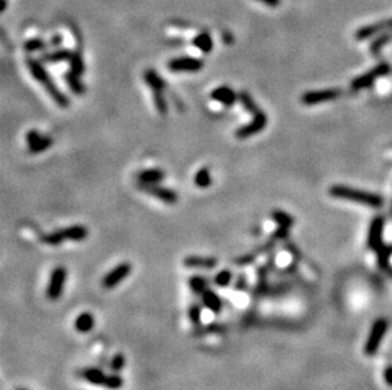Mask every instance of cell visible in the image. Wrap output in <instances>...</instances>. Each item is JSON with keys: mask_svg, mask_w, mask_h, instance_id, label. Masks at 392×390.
<instances>
[{"mask_svg": "<svg viewBox=\"0 0 392 390\" xmlns=\"http://www.w3.org/2000/svg\"><path fill=\"white\" fill-rule=\"evenodd\" d=\"M25 65H27L28 71L32 75L33 79H35L38 84L42 85L43 89L53 98V100L55 101L56 105L62 109L69 108V98H67V95L65 94V93L61 92V89H59L55 80L51 77L50 72H48L47 69L45 67V64H43L40 59L27 57V59H25Z\"/></svg>", "mask_w": 392, "mask_h": 390, "instance_id": "6da1fadb", "label": "cell"}, {"mask_svg": "<svg viewBox=\"0 0 392 390\" xmlns=\"http://www.w3.org/2000/svg\"><path fill=\"white\" fill-rule=\"evenodd\" d=\"M88 236H89V231L84 225H74L47 233L41 240L47 246H60L65 241L82 242V241L87 240Z\"/></svg>", "mask_w": 392, "mask_h": 390, "instance_id": "7a4b0ae2", "label": "cell"}, {"mask_svg": "<svg viewBox=\"0 0 392 390\" xmlns=\"http://www.w3.org/2000/svg\"><path fill=\"white\" fill-rule=\"evenodd\" d=\"M331 197L339 198V199H347L352 200V202L360 203V204L368 205L372 208H380L382 205V199L377 195H373L371 193H365V191L357 190V189L347 188V186H333L330 189Z\"/></svg>", "mask_w": 392, "mask_h": 390, "instance_id": "3957f363", "label": "cell"}, {"mask_svg": "<svg viewBox=\"0 0 392 390\" xmlns=\"http://www.w3.org/2000/svg\"><path fill=\"white\" fill-rule=\"evenodd\" d=\"M67 279V270L64 266H56L51 271L48 279L47 288H46V296L48 300L56 301L62 296L65 290V284Z\"/></svg>", "mask_w": 392, "mask_h": 390, "instance_id": "277c9868", "label": "cell"}, {"mask_svg": "<svg viewBox=\"0 0 392 390\" xmlns=\"http://www.w3.org/2000/svg\"><path fill=\"white\" fill-rule=\"evenodd\" d=\"M137 188L141 191L146 193L150 197L155 198V199L160 200V202L165 203V204L173 205L179 200L178 193L173 189L163 186L160 184H140L137 183Z\"/></svg>", "mask_w": 392, "mask_h": 390, "instance_id": "5b68a950", "label": "cell"}, {"mask_svg": "<svg viewBox=\"0 0 392 390\" xmlns=\"http://www.w3.org/2000/svg\"><path fill=\"white\" fill-rule=\"evenodd\" d=\"M132 272V265L129 262H121L117 266H114L112 270L107 272L104 276L102 277V287L107 290H112L114 288L118 287L122 282L129 276Z\"/></svg>", "mask_w": 392, "mask_h": 390, "instance_id": "8992f818", "label": "cell"}, {"mask_svg": "<svg viewBox=\"0 0 392 390\" xmlns=\"http://www.w3.org/2000/svg\"><path fill=\"white\" fill-rule=\"evenodd\" d=\"M203 67V60L194 56L174 57L168 62V69L171 72H198Z\"/></svg>", "mask_w": 392, "mask_h": 390, "instance_id": "52a82bcc", "label": "cell"}, {"mask_svg": "<svg viewBox=\"0 0 392 390\" xmlns=\"http://www.w3.org/2000/svg\"><path fill=\"white\" fill-rule=\"evenodd\" d=\"M25 144L28 152L32 155L42 153L54 146V138L47 134H42L37 129H30L25 134Z\"/></svg>", "mask_w": 392, "mask_h": 390, "instance_id": "ba28073f", "label": "cell"}, {"mask_svg": "<svg viewBox=\"0 0 392 390\" xmlns=\"http://www.w3.org/2000/svg\"><path fill=\"white\" fill-rule=\"evenodd\" d=\"M267 123H268V118H267L266 113H264L263 110H260L259 113H256L255 116H253V119H251L249 123L240 126L236 129L235 137L238 140L250 138V137L255 136L259 132L263 131L267 127Z\"/></svg>", "mask_w": 392, "mask_h": 390, "instance_id": "9c48e42d", "label": "cell"}, {"mask_svg": "<svg viewBox=\"0 0 392 390\" xmlns=\"http://www.w3.org/2000/svg\"><path fill=\"white\" fill-rule=\"evenodd\" d=\"M387 321L383 318L377 319V321L373 323L372 329L370 332V336H368L367 342L364 345V352L367 355H373L378 351L380 348L381 342H382L385 333L387 332Z\"/></svg>", "mask_w": 392, "mask_h": 390, "instance_id": "30bf717a", "label": "cell"}, {"mask_svg": "<svg viewBox=\"0 0 392 390\" xmlns=\"http://www.w3.org/2000/svg\"><path fill=\"white\" fill-rule=\"evenodd\" d=\"M212 100L217 101L221 105H224L225 108H231L236 104V101L239 100V94L230 88L228 85H221V87H217L216 89H214L210 94Z\"/></svg>", "mask_w": 392, "mask_h": 390, "instance_id": "8fae6325", "label": "cell"}, {"mask_svg": "<svg viewBox=\"0 0 392 390\" xmlns=\"http://www.w3.org/2000/svg\"><path fill=\"white\" fill-rule=\"evenodd\" d=\"M219 264V260L212 256H198V255H188L183 259V265L187 269L196 270H214Z\"/></svg>", "mask_w": 392, "mask_h": 390, "instance_id": "7c38bea8", "label": "cell"}, {"mask_svg": "<svg viewBox=\"0 0 392 390\" xmlns=\"http://www.w3.org/2000/svg\"><path fill=\"white\" fill-rule=\"evenodd\" d=\"M342 94L340 89H328L321 90V92H310L302 95V103L306 105H315V104H320L323 101L333 100Z\"/></svg>", "mask_w": 392, "mask_h": 390, "instance_id": "4fadbf2b", "label": "cell"}, {"mask_svg": "<svg viewBox=\"0 0 392 390\" xmlns=\"http://www.w3.org/2000/svg\"><path fill=\"white\" fill-rule=\"evenodd\" d=\"M74 35L76 36L77 47L75 49H72L71 57H70V60H69L70 70H71V71H74L75 74L83 76V75H84V72H85V62H84V56H83V49H82V47H80V38H82V36H80L79 31H77L75 27H74Z\"/></svg>", "mask_w": 392, "mask_h": 390, "instance_id": "5bb4252c", "label": "cell"}, {"mask_svg": "<svg viewBox=\"0 0 392 390\" xmlns=\"http://www.w3.org/2000/svg\"><path fill=\"white\" fill-rule=\"evenodd\" d=\"M201 303L203 308H206L207 311L214 314H220L222 312V308H224L221 296L219 295V293L215 292L214 289H210V288L201 295Z\"/></svg>", "mask_w": 392, "mask_h": 390, "instance_id": "9a60e30c", "label": "cell"}, {"mask_svg": "<svg viewBox=\"0 0 392 390\" xmlns=\"http://www.w3.org/2000/svg\"><path fill=\"white\" fill-rule=\"evenodd\" d=\"M72 49L70 48H54L53 51L43 52L40 56V60L43 64L48 65H55V64H61V62H69L70 57H71Z\"/></svg>", "mask_w": 392, "mask_h": 390, "instance_id": "2e32d148", "label": "cell"}, {"mask_svg": "<svg viewBox=\"0 0 392 390\" xmlns=\"http://www.w3.org/2000/svg\"><path fill=\"white\" fill-rule=\"evenodd\" d=\"M165 178H167L165 171L158 168L145 169L139 171L136 175L137 183L140 184H160L165 180Z\"/></svg>", "mask_w": 392, "mask_h": 390, "instance_id": "e0dca14e", "label": "cell"}, {"mask_svg": "<svg viewBox=\"0 0 392 390\" xmlns=\"http://www.w3.org/2000/svg\"><path fill=\"white\" fill-rule=\"evenodd\" d=\"M108 374H106L104 371L100 368H85L80 371V378L83 380H85L87 383L92 384L95 386H103L106 383V379H107Z\"/></svg>", "mask_w": 392, "mask_h": 390, "instance_id": "ac0fdd59", "label": "cell"}, {"mask_svg": "<svg viewBox=\"0 0 392 390\" xmlns=\"http://www.w3.org/2000/svg\"><path fill=\"white\" fill-rule=\"evenodd\" d=\"M65 82H66L67 88L70 89V92L72 94H75L76 97H83L87 92V88H85L84 82H83L82 76L77 74H75L71 70H67L64 75Z\"/></svg>", "mask_w": 392, "mask_h": 390, "instance_id": "d6986e66", "label": "cell"}, {"mask_svg": "<svg viewBox=\"0 0 392 390\" xmlns=\"http://www.w3.org/2000/svg\"><path fill=\"white\" fill-rule=\"evenodd\" d=\"M144 81L147 85V88L151 90V93L164 92L165 87H167L165 80L154 69H147L144 72Z\"/></svg>", "mask_w": 392, "mask_h": 390, "instance_id": "ffe728a7", "label": "cell"}, {"mask_svg": "<svg viewBox=\"0 0 392 390\" xmlns=\"http://www.w3.org/2000/svg\"><path fill=\"white\" fill-rule=\"evenodd\" d=\"M192 45H193L197 49H199V51L204 54L211 53L212 49L215 48V43H214V40H212V36L210 35L207 31H202V32H199L198 35L192 40Z\"/></svg>", "mask_w": 392, "mask_h": 390, "instance_id": "44dd1931", "label": "cell"}, {"mask_svg": "<svg viewBox=\"0 0 392 390\" xmlns=\"http://www.w3.org/2000/svg\"><path fill=\"white\" fill-rule=\"evenodd\" d=\"M95 324L94 316H93L90 312H83L79 316L75 318L74 327L75 331L79 332V333H89L90 331H93Z\"/></svg>", "mask_w": 392, "mask_h": 390, "instance_id": "7402d4cb", "label": "cell"}, {"mask_svg": "<svg viewBox=\"0 0 392 390\" xmlns=\"http://www.w3.org/2000/svg\"><path fill=\"white\" fill-rule=\"evenodd\" d=\"M387 28H392V18L391 19L383 20L381 23H377V24L365 25V27L360 28L357 32V35H355V37H357V40H365V38L371 37V36L376 35V33L382 32L383 30H387Z\"/></svg>", "mask_w": 392, "mask_h": 390, "instance_id": "603a6c76", "label": "cell"}, {"mask_svg": "<svg viewBox=\"0 0 392 390\" xmlns=\"http://www.w3.org/2000/svg\"><path fill=\"white\" fill-rule=\"evenodd\" d=\"M387 70H388L387 65H381V66H378L377 69L372 70L370 74L363 75V76H360L359 79L354 80V82H353V87L357 88V89H359V88L367 87V85H370L371 82H372L373 80L376 79V77L381 76V75H383L385 72H387Z\"/></svg>", "mask_w": 392, "mask_h": 390, "instance_id": "cb8c5ba5", "label": "cell"}, {"mask_svg": "<svg viewBox=\"0 0 392 390\" xmlns=\"http://www.w3.org/2000/svg\"><path fill=\"white\" fill-rule=\"evenodd\" d=\"M188 285L192 293L201 296L203 292H206V290L208 289L210 280L207 279V277L202 276V275H193V276L189 277Z\"/></svg>", "mask_w": 392, "mask_h": 390, "instance_id": "d4e9b609", "label": "cell"}, {"mask_svg": "<svg viewBox=\"0 0 392 390\" xmlns=\"http://www.w3.org/2000/svg\"><path fill=\"white\" fill-rule=\"evenodd\" d=\"M194 185L199 189H208L212 185V175L208 168L203 166L194 174Z\"/></svg>", "mask_w": 392, "mask_h": 390, "instance_id": "484cf974", "label": "cell"}, {"mask_svg": "<svg viewBox=\"0 0 392 390\" xmlns=\"http://www.w3.org/2000/svg\"><path fill=\"white\" fill-rule=\"evenodd\" d=\"M239 101H240L241 106H243L248 113H250L251 116H255L256 113H259V112L262 110L258 106V104L255 103L253 97H251L248 92L239 93Z\"/></svg>", "mask_w": 392, "mask_h": 390, "instance_id": "4316f807", "label": "cell"}, {"mask_svg": "<svg viewBox=\"0 0 392 390\" xmlns=\"http://www.w3.org/2000/svg\"><path fill=\"white\" fill-rule=\"evenodd\" d=\"M214 284L217 288H227L232 284L233 282V272L230 269H222L219 272H216V275L212 279Z\"/></svg>", "mask_w": 392, "mask_h": 390, "instance_id": "83f0119b", "label": "cell"}, {"mask_svg": "<svg viewBox=\"0 0 392 390\" xmlns=\"http://www.w3.org/2000/svg\"><path fill=\"white\" fill-rule=\"evenodd\" d=\"M48 42H46L43 38H31V40H27L23 45V48H24L25 52L28 53H33V52H43L46 48H47Z\"/></svg>", "mask_w": 392, "mask_h": 390, "instance_id": "f1b7e54d", "label": "cell"}, {"mask_svg": "<svg viewBox=\"0 0 392 390\" xmlns=\"http://www.w3.org/2000/svg\"><path fill=\"white\" fill-rule=\"evenodd\" d=\"M124 385V379L119 375L118 373H111L107 375L106 379V383L103 385V388L108 390H119L123 388Z\"/></svg>", "mask_w": 392, "mask_h": 390, "instance_id": "f546056e", "label": "cell"}, {"mask_svg": "<svg viewBox=\"0 0 392 390\" xmlns=\"http://www.w3.org/2000/svg\"><path fill=\"white\" fill-rule=\"evenodd\" d=\"M152 100H154V105L155 109L158 110V113H159L160 116H167L169 106L167 98H165L164 95V92L152 93Z\"/></svg>", "mask_w": 392, "mask_h": 390, "instance_id": "4dcf8cb0", "label": "cell"}, {"mask_svg": "<svg viewBox=\"0 0 392 390\" xmlns=\"http://www.w3.org/2000/svg\"><path fill=\"white\" fill-rule=\"evenodd\" d=\"M382 233V223L381 220H376L372 226V230H371V235H370V246L372 248H378L381 244V236Z\"/></svg>", "mask_w": 392, "mask_h": 390, "instance_id": "1f68e13d", "label": "cell"}, {"mask_svg": "<svg viewBox=\"0 0 392 390\" xmlns=\"http://www.w3.org/2000/svg\"><path fill=\"white\" fill-rule=\"evenodd\" d=\"M202 303H192L188 308V318L193 326H199L202 321Z\"/></svg>", "mask_w": 392, "mask_h": 390, "instance_id": "d6a6232c", "label": "cell"}, {"mask_svg": "<svg viewBox=\"0 0 392 390\" xmlns=\"http://www.w3.org/2000/svg\"><path fill=\"white\" fill-rule=\"evenodd\" d=\"M126 366V356L122 352L114 353L110 361V369L112 373H121Z\"/></svg>", "mask_w": 392, "mask_h": 390, "instance_id": "836d02e7", "label": "cell"}, {"mask_svg": "<svg viewBox=\"0 0 392 390\" xmlns=\"http://www.w3.org/2000/svg\"><path fill=\"white\" fill-rule=\"evenodd\" d=\"M273 219L276 220L277 223H278L279 226H282V227H290L291 223H292V219L290 218V215L287 214V213H283V212H279V210H276V212H273Z\"/></svg>", "mask_w": 392, "mask_h": 390, "instance_id": "e575fe53", "label": "cell"}, {"mask_svg": "<svg viewBox=\"0 0 392 390\" xmlns=\"http://www.w3.org/2000/svg\"><path fill=\"white\" fill-rule=\"evenodd\" d=\"M62 41H64V37H62L61 35H59V33H56V35H54L53 37H51L50 42H48V46H51V47L54 48H59L61 47Z\"/></svg>", "mask_w": 392, "mask_h": 390, "instance_id": "d590c367", "label": "cell"}, {"mask_svg": "<svg viewBox=\"0 0 392 390\" xmlns=\"http://www.w3.org/2000/svg\"><path fill=\"white\" fill-rule=\"evenodd\" d=\"M233 287L236 290H245L246 289V277L243 274L239 275L238 279L233 283Z\"/></svg>", "mask_w": 392, "mask_h": 390, "instance_id": "8d00e7d4", "label": "cell"}, {"mask_svg": "<svg viewBox=\"0 0 392 390\" xmlns=\"http://www.w3.org/2000/svg\"><path fill=\"white\" fill-rule=\"evenodd\" d=\"M256 2L262 3V4L267 5L269 8H278L282 3V0H256Z\"/></svg>", "mask_w": 392, "mask_h": 390, "instance_id": "74e56055", "label": "cell"}, {"mask_svg": "<svg viewBox=\"0 0 392 390\" xmlns=\"http://www.w3.org/2000/svg\"><path fill=\"white\" fill-rule=\"evenodd\" d=\"M383 378H385L386 383L392 386V366H388V368L385 369V371H383Z\"/></svg>", "mask_w": 392, "mask_h": 390, "instance_id": "f35d334b", "label": "cell"}, {"mask_svg": "<svg viewBox=\"0 0 392 390\" xmlns=\"http://www.w3.org/2000/svg\"><path fill=\"white\" fill-rule=\"evenodd\" d=\"M17 390H27V389H24V388H19V389H17Z\"/></svg>", "mask_w": 392, "mask_h": 390, "instance_id": "ab89813d", "label": "cell"}]
</instances>
